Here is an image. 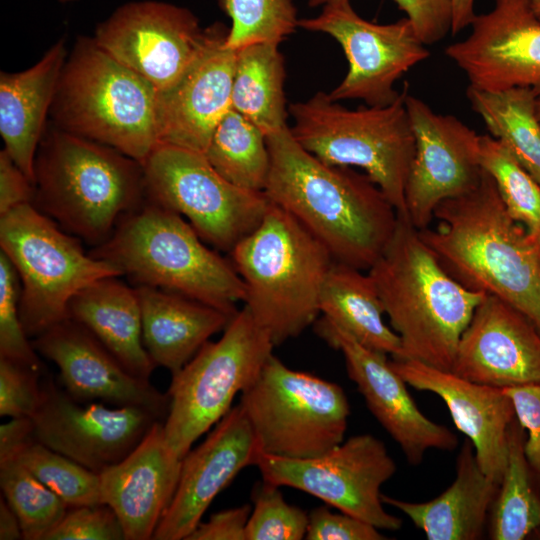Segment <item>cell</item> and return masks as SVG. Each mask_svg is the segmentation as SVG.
Returning a JSON list of instances; mask_svg holds the SVG:
<instances>
[{"label": "cell", "mask_w": 540, "mask_h": 540, "mask_svg": "<svg viewBox=\"0 0 540 540\" xmlns=\"http://www.w3.org/2000/svg\"><path fill=\"white\" fill-rule=\"evenodd\" d=\"M266 142L268 199L309 229L334 261L368 270L398 223V212L383 191L366 173L319 160L294 139L289 126Z\"/></svg>", "instance_id": "6da1fadb"}, {"label": "cell", "mask_w": 540, "mask_h": 540, "mask_svg": "<svg viewBox=\"0 0 540 540\" xmlns=\"http://www.w3.org/2000/svg\"><path fill=\"white\" fill-rule=\"evenodd\" d=\"M438 225L420 232L445 270L463 286L494 295L523 313L540 332V261L536 243L507 212L483 170L471 191L434 212Z\"/></svg>", "instance_id": "7a4b0ae2"}, {"label": "cell", "mask_w": 540, "mask_h": 540, "mask_svg": "<svg viewBox=\"0 0 540 540\" xmlns=\"http://www.w3.org/2000/svg\"><path fill=\"white\" fill-rule=\"evenodd\" d=\"M402 357L452 370L459 340L486 296L453 278L407 215H398L384 252L368 269Z\"/></svg>", "instance_id": "3957f363"}, {"label": "cell", "mask_w": 540, "mask_h": 540, "mask_svg": "<svg viewBox=\"0 0 540 540\" xmlns=\"http://www.w3.org/2000/svg\"><path fill=\"white\" fill-rule=\"evenodd\" d=\"M33 204L66 232L98 246L142 205L143 166L107 145L45 129L34 162Z\"/></svg>", "instance_id": "277c9868"}, {"label": "cell", "mask_w": 540, "mask_h": 540, "mask_svg": "<svg viewBox=\"0 0 540 540\" xmlns=\"http://www.w3.org/2000/svg\"><path fill=\"white\" fill-rule=\"evenodd\" d=\"M230 255L245 284L244 306L275 346L316 322L334 259L291 213L271 202L258 227Z\"/></svg>", "instance_id": "5b68a950"}, {"label": "cell", "mask_w": 540, "mask_h": 540, "mask_svg": "<svg viewBox=\"0 0 540 540\" xmlns=\"http://www.w3.org/2000/svg\"><path fill=\"white\" fill-rule=\"evenodd\" d=\"M183 216L148 200L124 215L90 253L117 266L137 286L171 291L234 315L245 284L233 266L203 243Z\"/></svg>", "instance_id": "8992f818"}, {"label": "cell", "mask_w": 540, "mask_h": 540, "mask_svg": "<svg viewBox=\"0 0 540 540\" xmlns=\"http://www.w3.org/2000/svg\"><path fill=\"white\" fill-rule=\"evenodd\" d=\"M157 90L80 37L67 56L50 108L53 124L112 147L142 165L159 144Z\"/></svg>", "instance_id": "52a82bcc"}, {"label": "cell", "mask_w": 540, "mask_h": 540, "mask_svg": "<svg viewBox=\"0 0 540 540\" xmlns=\"http://www.w3.org/2000/svg\"><path fill=\"white\" fill-rule=\"evenodd\" d=\"M407 85L393 103L349 109L317 92L291 104L294 139L319 160L358 167L383 191L398 212L406 214L405 187L415 140L405 106Z\"/></svg>", "instance_id": "ba28073f"}, {"label": "cell", "mask_w": 540, "mask_h": 540, "mask_svg": "<svg viewBox=\"0 0 540 540\" xmlns=\"http://www.w3.org/2000/svg\"><path fill=\"white\" fill-rule=\"evenodd\" d=\"M0 246L21 280L19 312L28 337L68 319L70 301L91 283L122 276L114 264L86 254L32 203L0 215Z\"/></svg>", "instance_id": "9c48e42d"}, {"label": "cell", "mask_w": 540, "mask_h": 540, "mask_svg": "<svg viewBox=\"0 0 540 540\" xmlns=\"http://www.w3.org/2000/svg\"><path fill=\"white\" fill-rule=\"evenodd\" d=\"M274 346L244 306L218 341L206 342L172 375L163 431L173 454L182 459L195 441L230 411L237 393L256 380Z\"/></svg>", "instance_id": "30bf717a"}, {"label": "cell", "mask_w": 540, "mask_h": 540, "mask_svg": "<svg viewBox=\"0 0 540 540\" xmlns=\"http://www.w3.org/2000/svg\"><path fill=\"white\" fill-rule=\"evenodd\" d=\"M240 404L261 454L291 459L317 457L342 443L350 416L341 386L293 370L273 354Z\"/></svg>", "instance_id": "8fae6325"}, {"label": "cell", "mask_w": 540, "mask_h": 540, "mask_svg": "<svg viewBox=\"0 0 540 540\" xmlns=\"http://www.w3.org/2000/svg\"><path fill=\"white\" fill-rule=\"evenodd\" d=\"M142 166L148 200L186 217L222 251L254 231L271 203L264 192L227 181L200 152L159 144Z\"/></svg>", "instance_id": "7c38bea8"}, {"label": "cell", "mask_w": 540, "mask_h": 540, "mask_svg": "<svg viewBox=\"0 0 540 540\" xmlns=\"http://www.w3.org/2000/svg\"><path fill=\"white\" fill-rule=\"evenodd\" d=\"M256 466L263 481L306 492L379 530L402 527V519L385 510L380 491L397 465L384 442L371 434L352 436L312 458L261 454Z\"/></svg>", "instance_id": "4fadbf2b"}, {"label": "cell", "mask_w": 540, "mask_h": 540, "mask_svg": "<svg viewBox=\"0 0 540 540\" xmlns=\"http://www.w3.org/2000/svg\"><path fill=\"white\" fill-rule=\"evenodd\" d=\"M298 26L330 35L344 51L348 71L328 94L334 101L360 99L369 106L389 105L401 95L394 87L396 81L430 56L407 17L373 23L358 15L349 0L324 5L318 16L299 19Z\"/></svg>", "instance_id": "5bb4252c"}, {"label": "cell", "mask_w": 540, "mask_h": 540, "mask_svg": "<svg viewBox=\"0 0 540 540\" xmlns=\"http://www.w3.org/2000/svg\"><path fill=\"white\" fill-rule=\"evenodd\" d=\"M209 36L188 9L159 1L126 3L101 22L93 37L113 58L157 92L172 86L195 61Z\"/></svg>", "instance_id": "9a60e30c"}, {"label": "cell", "mask_w": 540, "mask_h": 540, "mask_svg": "<svg viewBox=\"0 0 540 540\" xmlns=\"http://www.w3.org/2000/svg\"><path fill=\"white\" fill-rule=\"evenodd\" d=\"M405 106L415 140L405 187L406 214L421 231L429 227L440 203L480 182V135L457 117L436 113L408 91Z\"/></svg>", "instance_id": "2e32d148"}, {"label": "cell", "mask_w": 540, "mask_h": 540, "mask_svg": "<svg viewBox=\"0 0 540 540\" xmlns=\"http://www.w3.org/2000/svg\"><path fill=\"white\" fill-rule=\"evenodd\" d=\"M32 420L38 442L100 473L124 459L161 419L136 406L84 405L48 380Z\"/></svg>", "instance_id": "e0dca14e"}, {"label": "cell", "mask_w": 540, "mask_h": 540, "mask_svg": "<svg viewBox=\"0 0 540 540\" xmlns=\"http://www.w3.org/2000/svg\"><path fill=\"white\" fill-rule=\"evenodd\" d=\"M314 324L316 333L343 354L348 377L410 465L421 464L431 449L452 452L458 447L452 430L422 413L387 354L362 345L323 316Z\"/></svg>", "instance_id": "ac0fdd59"}, {"label": "cell", "mask_w": 540, "mask_h": 540, "mask_svg": "<svg viewBox=\"0 0 540 540\" xmlns=\"http://www.w3.org/2000/svg\"><path fill=\"white\" fill-rule=\"evenodd\" d=\"M470 27L465 39L445 48L469 86L486 91L526 87L540 95V19L531 0H495Z\"/></svg>", "instance_id": "d6986e66"}, {"label": "cell", "mask_w": 540, "mask_h": 540, "mask_svg": "<svg viewBox=\"0 0 540 540\" xmlns=\"http://www.w3.org/2000/svg\"><path fill=\"white\" fill-rule=\"evenodd\" d=\"M260 455L253 428L239 403L182 458L178 486L153 539L186 540L214 498L242 469L256 465Z\"/></svg>", "instance_id": "ffe728a7"}, {"label": "cell", "mask_w": 540, "mask_h": 540, "mask_svg": "<svg viewBox=\"0 0 540 540\" xmlns=\"http://www.w3.org/2000/svg\"><path fill=\"white\" fill-rule=\"evenodd\" d=\"M227 34L222 24L209 27L206 45L195 61L172 86L157 92L159 144L205 153L231 109L236 51L226 46Z\"/></svg>", "instance_id": "44dd1931"}, {"label": "cell", "mask_w": 540, "mask_h": 540, "mask_svg": "<svg viewBox=\"0 0 540 540\" xmlns=\"http://www.w3.org/2000/svg\"><path fill=\"white\" fill-rule=\"evenodd\" d=\"M59 369L64 390L80 403L136 406L165 419L169 396L130 373L85 327L68 318L32 342Z\"/></svg>", "instance_id": "7402d4cb"}, {"label": "cell", "mask_w": 540, "mask_h": 540, "mask_svg": "<svg viewBox=\"0 0 540 540\" xmlns=\"http://www.w3.org/2000/svg\"><path fill=\"white\" fill-rule=\"evenodd\" d=\"M453 373L505 389L540 382V332L519 310L486 294L461 335Z\"/></svg>", "instance_id": "603a6c76"}, {"label": "cell", "mask_w": 540, "mask_h": 540, "mask_svg": "<svg viewBox=\"0 0 540 540\" xmlns=\"http://www.w3.org/2000/svg\"><path fill=\"white\" fill-rule=\"evenodd\" d=\"M391 364L408 386L433 393L445 403L457 429L471 441L482 471L499 484L507 466L509 429L515 418L503 389L413 359L392 358Z\"/></svg>", "instance_id": "cb8c5ba5"}, {"label": "cell", "mask_w": 540, "mask_h": 540, "mask_svg": "<svg viewBox=\"0 0 540 540\" xmlns=\"http://www.w3.org/2000/svg\"><path fill=\"white\" fill-rule=\"evenodd\" d=\"M181 461L157 420L124 459L99 473L102 503L118 516L126 540L153 539L178 486Z\"/></svg>", "instance_id": "d4e9b609"}, {"label": "cell", "mask_w": 540, "mask_h": 540, "mask_svg": "<svg viewBox=\"0 0 540 540\" xmlns=\"http://www.w3.org/2000/svg\"><path fill=\"white\" fill-rule=\"evenodd\" d=\"M499 484L481 469L467 438L455 461V478L438 496L411 502L382 494V502L404 513L428 540H480L486 536Z\"/></svg>", "instance_id": "484cf974"}, {"label": "cell", "mask_w": 540, "mask_h": 540, "mask_svg": "<svg viewBox=\"0 0 540 540\" xmlns=\"http://www.w3.org/2000/svg\"><path fill=\"white\" fill-rule=\"evenodd\" d=\"M63 40L32 67L0 74V134L4 150L34 184V162L67 58Z\"/></svg>", "instance_id": "4316f807"}, {"label": "cell", "mask_w": 540, "mask_h": 540, "mask_svg": "<svg viewBox=\"0 0 540 540\" xmlns=\"http://www.w3.org/2000/svg\"><path fill=\"white\" fill-rule=\"evenodd\" d=\"M144 347L155 366L182 369L232 317L216 307L150 286H137Z\"/></svg>", "instance_id": "83f0119b"}, {"label": "cell", "mask_w": 540, "mask_h": 540, "mask_svg": "<svg viewBox=\"0 0 540 540\" xmlns=\"http://www.w3.org/2000/svg\"><path fill=\"white\" fill-rule=\"evenodd\" d=\"M68 311L69 318L85 327L130 373L149 380L156 366L143 344L136 288L117 276L99 279L72 298Z\"/></svg>", "instance_id": "f1b7e54d"}, {"label": "cell", "mask_w": 540, "mask_h": 540, "mask_svg": "<svg viewBox=\"0 0 540 540\" xmlns=\"http://www.w3.org/2000/svg\"><path fill=\"white\" fill-rule=\"evenodd\" d=\"M323 317L362 345L393 359L402 357L399 336L383 319L382 301L369 273L334 261L320 293Z\"/></svg>", "instance_id": "f546056e"}, {"label": "cell", "mask_w": 540, "mask_h": 540, "mask_svg": "<svg viewBox=\"0 0 540 540\" xmlns=\"http://www.w3.org/2000/svg\"><path fill=\"white\" fill-rule=\"evenodd\" d=\"M277 43H257L236 51L231 108L267 137L287 125L285 65Z\"/></svg>", "instance_id": "4dcf8cb0"}, {"label": "cell", "mask_w": 540, "mask_h": 540, "mask_svg": "<svg viewBox=\"0 0 540 540\" xmlns=\"http://www.w3.org/2000/svg\"><path fill=\"white\" fill-rule=\"evenodd\" d=\"M507 466L490 511L491 540L540 539V473L524 452L525 431L516 418L508 436Z\"/></svg>", "instance_id": "1f68e13d"}, {"label": "cell", "mask_w": 540, "mask_h": 540, "mask_svg": "<svg viewBox=\"0 0 540 540\" xmlns=\"http://www.w3.org/2000/svg\"><path fill=\"white\" fill-rule=\"evenodd\" d=\"M466 96L489 135L505 145L540 184V119L536 92L526 87L486 91L468 86Z\"/></svg>", "instance_id": "d6a6232c"}, {"label": "cell", "mask_w": 540, "mask_h": 540, "mask_svg": "<svg viewBox=\"0 0 540 540\" xmlns=\"http://www.w3.org/2000/svg\"><path fill=\"white\" fill-rule=\"evenodd\" d=\"M204 155L233 185L264 192L270 171L266 136L232 108L217 125Z\"/></svg>", "instance_id": "836d02e7"}, {"label": "cell", "mask_w": 540, "mask_h": 540, "mask_svg": "<svg viewBox=\"0 0 540 540\" xmlns=\"http://www.w3.org/2000/svg\"><path fill=\"white\" fill-rule=\"evenodd\" d=\"M479 161L509 215L535 241L540 239V184L499 140L480 135Z\"/></svg>", "instance_id": "e575fe53"}, {"label": "cell", "mask_w": 540, "mask_h": 540, "mask_svg": "<svg viewBox=\"0 0 540 540\" xmlns=\"http://www.w3.org/2000/svg\"><path fill=\"white\" fill-rule=\"evenodd\" d=\"M0 487L25 540H46L67 512L65 502L16 458L0 461Z\"/></svg>", "instance_id": "d590c367"}, {"label": "cell", "mask_w": 540, "mask_h": 540, "mask_svg": "<svg viewBox=\"0 0 540 540\" xmlns=\"http://www.w3.org/2000/svg\"><path fill=\"white\" fill-rule=\"evenodd\" d=\"M38 480L68 506L103 504L99 473L93 472L36 439L16 456Z\"/></svg>", "instance_id": "8d00e7d4"}, {"label": "cell", "mask_w": 540, "mask_h": 540, "mask_svg": "<svg viewBox=\"0 0 540 540\" xmlns=\"http://www.w3.org/2000/svg\"><path fill=\"white\" fill-rule=\"evenodd\" d=\"M231 19L225 44L234 51L257 43L279 44L299 19L292 0H220Z\"/></svg>", "instance_id": "74e56055"}, {"label": "cell", "mask_w": 540, "mask_h": 540, "mask_svg": "<svg viewBox=\"0 0 540 540\" xmlns=\"http://www.w3.org/2000/svg\"><path fill=\"white\" fill-rule=\"evenodd\" d=\"M280 487L262 480L253 490V507L246 526V540H301L308 513L289 504Z\"/></svg>", "instance_id": "f35d334b"}, {"label": "cell", "mask_w": 540, "mask_h": 540, "mask_svg": "<svg viewBox=\"0 0 540 540\" xmlns=\"http://www.w3.org/2000/svg\"><path fill=\"white\" fill-rule=\"evenodd\" d=\"M21 287L9 258L0 253V357L40 371V361L23 328L20 312Z\"/></svg>", "instance_id": "ab89813d"}, {"label": "cell", "mask_w": 540, "mask_h": 540, "mask_svg": "<svg viewBox=\"0 0 540 540\" xmlns=\"http://www.w3.org/2000/svg\"><path fill=\"white\" fill-rule=\"evenodd\" d=\"M38 370L0 357V415L33 418L42 400Z\"/></svg>", "instance_id": "60d3db41"}, {"label": "cell", "mask_w": 540, "mask_h": 540, "mask_svg": "<svg viewBox=\"0 0 540 540\" xmlns=\"http://www.w3.org/2000/svg\"><path fill=\"white\" fill-rule=\"evenodd\" d=\"M46 540H126L121 522L107 504L70 507Z\"/></svg>", "instance_id": "b9f144b4"}, {"label": "cell", "mask_w": 540, "mask_h": 540, "mask_svg": "<svg viewBox=\"0 0 540 540\" xmlns=\"http://www.w3.org/2000/svg\"><path fill=\"white\" fill-rule=\"evenodd\" d=\"M307 540H384L375 526L352 515L320 506L308 513Z\"/></svg>", "instance_id": "7bdbcfd3"}, {"label": "cell", "mask_w": 540, "mask_h": 540, "mask_svg": "<svg viewBox=\"0 0 540 540\" xmlns=\"http://www.w3.org/2000/svg\"><path fill=\"white\" fill-rule=\"evenodd\" d=\"M510 398L515 418L525 431L524 452L540 473V382L503 389Z\"/></svg>", "instance_id": "ee69618b"}, {"label": "cell", "mask_w": 540, "mask_h": 540, "mask_svg": "<svg viewBox=\"0 0 540 540\" xmlns=\"http://www.w3.org/2000/svg\"><path fill=\"white\" fill-rule=\"evenodd\" d=\"M428 46L441 41L452 28L451 0H393Z\"/></svg>", "instance_id": "f6af8a7d"}, {"label": "cell", "mask_w": 540, "mask_h": 540, "mask_svg": "<svg viewBox=\"0 0 540 540\" xmlns=\"http://www.w3.org/2000/svg\"><path fill=\"white\" fill-rule=\"evenodd\" d=\"M252 507H239L219 511L206 522H200L186 540H246V526Z\"/></svg>", "instance_id": "bcb514c9"}, {"label": "cell", "mask_w": 540, "mask_h": 540, "mask_svg": "<svg viewBox=\"0 0 540 540\" xmlns=\"http://www.w3.org/2000/svg\"><path fill=\"white\" fill-rule=\"evenodd\" d=\"M34 196V184L3 149L0 152V215L22 204H33Z\"/></svg>", "instance_id": "7dc6e473"}, {"label": "cell", "mask_w": 540, "mask_h": 540, "mask_svg": "<svg viewBox=\"0 0 540 540\" xmlns=\"http://www.w3.org/2000/svg\"><path fill=\"white\" fill-rule=\"evenodd\" d=\"M35 440L32 418H11L0 426V461L16 458L18 453Z\"/></svg>", "instance_id": "c3c4849f"}, {"label": "cell", "mask_w": 540, "mask_h": 540, "mask_svg": "<svg viewBox=\"0 0 540 540\" xmlns=\"http://www.w3.org/2000/svg\"><path fill=\"white\" fill-rule=\"evenodd\" d=\"M0 539H23L20 521L3 496L0 498Z\"/></svg>", "instance_id": "681fc988"}, {"label": "cell", "mask_w": 540, "mask_h": 540, "mask_svg": "<svg viewBox=\"0 0 540 540\" xmlns=\"http://www.w3.org/2000/svg\"><path fill=\"white\" fill-rule=\"evenodd\" d=\"M452 2V28L451 33L457 34L469 27L476 16L474 10L475 0H451Z\"/></svg>", "instance_id": "f907efd6"}, {"label": "cell", "mask_w": 540, "mask_h": 540, "mask_svg": "<svg viewBox=\"0 0 540 540\" xmlns=\"http://www.w3.org/2000/svg\"><path fill=\"white\" fill-rule=\"evenodd\" d=\"M336 0H309V4L311 6H319V5H326L328 3H331Z\"/></svg>", "instance_id": "816d5d0a"}, {"label": "cell", "mask_w": 540, "mask_h": 540, "mask_svg": "<svg viewBox=\"0 0 540 540\" xmlns=\"http://www.w3.org/2000/svg\"><path fill=\"white\" fill-rule=\"evenodd\" d=\"M531 4L535 14L540 19V0H531Z\"/></svg>", "instance_id": "f5cc1de1"}, {"label": "cell", "mask_w": 540, "mask_h": 540, "mask_svg": "<svg viewBox=\"0 0 540 540\" xmlns=\"http://www.w3.org/2000/svg\"><path fill=\"white\" fill-rule=\"evenodd\" d=\"M537 113L540 119V95L537 96Z\"/></svg>", "instance_id": "db71d44e"}, {"label": "cell", "mask_w": 540, "mask_h": 540, "mask_svg": "<svg viewBox=\"0 0 540 540\" xmlns=\"http://www.w3.org/2000/svg\"><path fill=\"white\" fill-rule=\"evenodd\" d=\"M537 255L540 261V239L536 242Z\"/></svg>", "instance_id": "11a10c76"}, {"label": "cell", "mask_w": 540, "mask_h": 540, "mask_svg": "<svg viewBox=\"0 0 540 540\" xmlns=\"http://www.w3.org/2000/svg\"><path fill=\"white\" fill-rule=\"evenodd\" d=\"M60 2L62 3H66V2H74V1H77V0H59Z\"/></svg>", "instance_id": "9f6ffc18"}]
</instances>
